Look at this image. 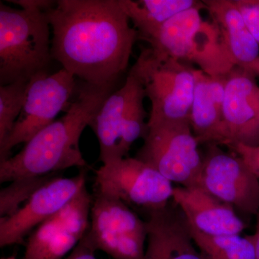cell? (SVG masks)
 Listing matches in <instances>:
<instances>
[{
    "mask_svg": "<svg viewBox=\"0 0 259 259\" xmlns=\"http://www.w3.org/2000/svg\"><path fill=\"white\" fill-rule=\"evenodd\" d=\"M47 15L52 59L81 82L117 88L139 39L119 0H58Z\"/></svg>",
    "mask_w": 259,
    "mask_h": 259,
    "instance_id": "1",
    "label": "cell"
},
{
    "mask_svg": "<svg viewBox=\"0 0 259 259\" xmlns=\"http://www.w3.org/2000/svg\"><path fill=\"white\" fill-rule=\"evenodd\" d=\"M117 88L81 82L63 117L35 135L14 156L0 162V182L57 175L72 167L88 168L79 147L81 134Z\"/></svg>",
    "mask_w": 259,
    "mask_h": 259,
    "instance_id": "2",
    "label": "cell"
},
{
    "mask_svg": "<svg viewBox=\"0 0 259 259\" xmlns=\"http://www.w3.org/2000/svg\"><path fill=\"white\" fill-rule=\"evenodd\" d=\"M20 8L0 3V85L49 72L53 59L47 10Z\"/></svg>",
    "mask_w": 259,
    "mask_h": 259,
    "instance_id": "3",
    "label": "cell"
},
{
    "mask_svg": "<svg viewBox=\"0 0 259 259\" xmlns=\"http://www.w3.org/2000/svg\"><path fill=\"white\" fill-rule=\"evenodd\" d=\"M146 97L144 83L134 65L122 86L105 99L90 125L98 140L102 164L127 157L135 141L146 137Z\"/></svg>",
    "mask_w": 259,
    "mask_h": 259,
    "instance_id": "4",
    "label": "cell"
},
{
    "mask_svg": "<svg viewBox=\"0 0 259 259\" xmlns=\"http://www.w3.org/2000/svg\"><path fill=\"white\" fill-rule=\"evenodd\" d=\"M151 102L148 125L189 120L194 90V68L169 57L143 49L134 64Z\"/></svg>",
    "mask_w": 259,
    "mask_h": 259,
    "instance_id": "5",
    "label": "cell"
},
{
    "mask_svg": "<svg viewBox=\"0 0 259 259\" xmlns=\"http://www.w3.org/2000/svg\"><path fill=\"white\" fill-rule=\"evenodd\" d=\"M76 89V78L64 69L32 78L21 113L10 134L0 144V162L11 157L12 150L15 146L26 144L54 122L59 112L66 111Z\"/></svg>",
    "mask_w": 259,
    "mask_h": 259,
    "instance_id": "6",
    "label": "cell"
},
{
    "mask_svg": "<svg viewBox=\"0 0 259 259\" xmlns=\"http://www.w3.org/2000/svg\"><path fill=\"white\" fill-rule=\"evenodd\" d=\"M190 120L148 126L136 158L153 167L171 182L190 187L198 175L202 157Z\"/></svg>",
    "mask_w": 259,
    "mask_h": 259,
    "instance_id": "7",
    "label": "cell"
},
{
    "mask_svg": "<svg viewBox=\"0 0 259 259\" xmlns=\"http://www.w3.org/2000/svg\"><path fill=\"white\" fill-rule=\"evenodd\" d=\"M85 234L95 249L114 259H145L146 221L123 202L95 192Z\"/></svg>",
    "mask_w": 259,
    "mask_h": 259,
    "instance_id": "8",
    "label": "cell"
},
{
    "mask_svg": "<svg viewBox=\"0 0 259 259\" xmlns=\"http://www.w3.org/2000/svg\"><path fill=\"white\" fill-rule=\"evenodd\" d=\"M95 192L147 212L166 207L173 196L172 182L136 157L103 163L95 170Z\"/></svg>",
    "mask_w": 259,
    "mask_h": 259,
    "instance_id": "9",
    "label": "cell"
},
{
    "mask_svg": "<svg viewBox=\"0 0 259 259\" xmlns=\"http://www.w3.org/2000/svg\"><path fill=\"white\" fill-rule=\"evenodd\" d=\"M207 146L192 187L202 189L243 212L256 214L258 179L238 155L226 152L218 145Z\"/></svg>",
    "mask_w": 259,
    "mask_h": 259,
    "instance_id": "10",
    "label": "cell"
},
{
    "mask_svg": "<svg viewBox=\"0 0 259 259\" xmlns=\"http://www.w3.org/2000/svg\"><path fill=\"white\" fill-rule=\"evenodd\" d=\"M87 168L69 178L56 177L42 185L9 217L0 218V247L25 244L34 228L59 212L86 187Z\"/></svg>",
    "mask_w": 259,
    "mask_h": 259,
    "instance_id": "11",
    "label": "cell"
},
{
    "mask_svg": "<svg viewBox=\"0 0 259 259\" xmlns=\"http://www.w3.org/2000/svg\"><path fill=\"white\" fill-rule=\"evenodd\" d=\"M93 196L87 187L59 212L32 231L22 259H63L79 244L90 226Z\"/></svg>",
    "mask_w": 259,
    "mask_h": 259,
    "instance_id": "12",
    "label": "cell"
},
{
    "mask_svg": "<svg viewBox=\"0 0 259 259\" xmlns=\"http://www.w3.org/2000/svg\"><path fill=\"white\" fill-rule=\"evenodd\" d=\"M148 214L145 259H204L185 214L173 201Z\"/></svg>",
    "mask_w": 259,
    "mask_h": 259,
    "instance_id": "13",
    "label": "cell"
},
{
    "mask_svg": "<svg viewBox=\"0 0 259 259\" xmlns=\"http://www.w3.org/2000/svg\"><path fill=\"white\" fill-rule=\"evenodd\" d=\"M172 201L185 214L189 224L209 236H233L244 231V222L234 207L199 187H174Z\"/></svg>",
    "mask_w": 259,
    "mask_h": 259,
    "instance_id": "14",
    "label": "cell"
},
{
    "mask_svg": "<svg viewBox=\"0 0 259 259\" xmlns=\"http://www.w3.org/2000/svg\"><path fill=\"white\" fill-rule=\"evenodd\" d=\"M250 71L235 66L226 75L223 120L214 144L231 141L259 115V87Z\"/></svg>",
    "mask_w": 259,
    "mask_h": 259,
    "instance_id": "15",
    "label": "cell"
},
{
    "mask_svg": "<svg viewBox=\"0 0 259 259\" xmlns=\"http://www.w3.org/2000/svg\"><path fill=\"white\" fill-rule=\"evenodd\" d=\"M204 10L217 25L235 66L259 76V44L245 25L233 0H202Z\"/></svg>",
    "mask_w": 259,
    "mask_h": 259,
    "instance_id": "16",
    "label": "cell"
},
{
    "mask_svg": "<svg viewBox=\"0 0 259 259\" xmlns=\"http://www.w3.org/2000/svg\"><path fill=\"white\" fill-rule=\"evenodd\" d=\"M190 114L192 132L199 144H213L223 120L226 76H212L195 69Z\"/></svg>",
    "mask_w": 259,
    "mask_h": 259,
    "instance_id": "17",
    "label": "cell"
},
{
    "mask_svg": "<svg viewBox=\"0 0 259 259\" xmlns=\"http://www.w3.org/2000/svg\"><path fill=\"white\" fill-rule=\"evenodd\" d=\"M202 9H204L203 3L168 20L148 40L150 49L156 55L187 64L194 36L204 21L200 13Z\"/></svg>",
    "mask_w": 259,
    "mask_h": 259,
    "instance_id": "18",
    "label": "cell"
},
{
    "mask_svg": "<svg viewBox=\"0 0 259 259\" xmlns=\"http://www.w3.org/2000/svg\"><path fill=\"white\" fill-rule=\"evenodd\" d=\"M139 35L147 42L168 20L202 4L198 0H119Z\"/></svg>",
    "mask_w": 259,
    "mask_h": 259,
    "instance_id": "19",
    "label": "cell"
},
{
    "mask_svg": "<svg viewBox=\"0 0 259 259\" xmlns=\"http://www.w3.org/2000/svg\"><path fill=\"white\" fill-rule=\"evenodd\" d=\"M190 227L192 239L204 259H256L250 236H209Z\"/></svg>",
    "mask_w": 259,
    "mask_h": 259,
    "instance_id": "20",
    "label": "cell"
},
{
    "mask_svg": "<svg viewBox=\"0 0 259 259\" xmlns=\"http://www.w3.org/2000/svg\"><path fill=\"white\" fill-rule=\"evenodd\" d=\"M30 80L0 85V144L10 134L21 113Z\"/></svg>",
    "mask_w": 259,
    "mask_h": 259,
    "instance_id": "21",
    "label": "cell"
},
{
    "mask_svg": "<svg viewBox=\"0 0 259 259\" xmlns=\"http://www.w3.org/2000/svg\"><path fill=\"white\" fill-rule=\"evenodd\" d=\"M57 175L29 177L10 182L0 192V216L9 217L16 212L42 185Z\"/></svg>",
    "mask_w": 259,
    "mask_h": 259,
    "instance_id": "22",
    "label": "cell"
},
{
    "mask_svg": "<svg viewBox=\"0 0 259 259\" xmlns=\"http://www.w3.org/2000/svg\"><path fill=\"white\" fill-rule=\"evenodd\" d=\"M248 30L259 44V0H233Z\"/></svg>",
    "mask_w": 259,
    "mask_h": 259,
    "instance_id": "23",
    "label": "cell"
},
{
    "mask_svg": "<svg viewBox=\"0 0 259 259\" xmlns=\"http://www.w3.org/2000/svg\"><path fill=\"white\" fill-rule=\"evenodd\" d=\"M226 146L240 156L259 180V146H250L240 143H231Z\"/></svg>",
    "mask_w": 259,
    "mask_h": 259,
    "instance_id": "24",
    "label": "cell"
},
{
    "mask_svg": "<svg viewBox=\"0 0 259 259\" xmlns=\"http://www.w3.org/2000/svg\"><path fill=\"white\" fill-rule=\"evenodd\" d=\"M231 143H240L250 146H259V115L255 120L242 129L225 146Z\"/></svg>",
    "mask_w": 259,
    "mask_h": 259,
    "instance_id": "25",
    "label": "cell"
},
{
    "mask_svg": "<svg viewBox=\"0 0 259 259\" xmlns=\"http://www.w3.org/2000/svg\"><path fill=\"white\" fill-rule=\"evenodd\" d=\"M96 251L93 245L84 236L79 244L76 245L71 253L64 259H97L95 255Z\"/></svg>",
    "mask_w": 259,
    "mask_h": 259,
    "instance_id": "26",
    "label": "cell"
},
{
    "mask_svg": "<svg viewBox=\"0 0 259 259\" xmlns=\"http://www.w3.org/2000/svg\"><path fill=\"white\" fill-rule=\"evenodd\" d=\"M256 228L254 234L250 236L254 244L255 255H256V259H259V208L256 214Z\"/></svg>",
    "mask_w": 259,
    "mask_h": 259,
    "instance_id": "27",
    "label": "cell"
},
{
    "mask_svg": "<svg viewBox=\"0 0 259 259\" xmlns=\"http://www.w3.org/2000/svg\"><path fill=\"white\" fill-rule=\"evenodd\" d=\"M2 259H16L15 258V257L11 256V257H8V258H4Z\"/></svg>",
    "mask_w": 259,
    "mask_h": 259,
    "instance_id": "28",
    "label": "cell"
}]
</instances>
